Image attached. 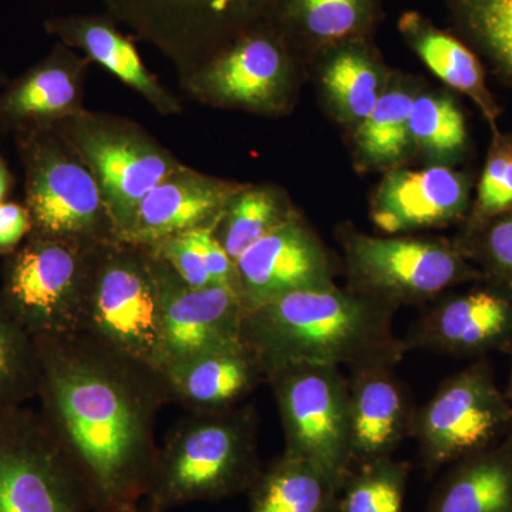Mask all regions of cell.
Wrapping results in <instances>:
<instances>
[{"mask_svg": "<svg viewBox=\"0 0 512 512\" xmlns=\"http://www.w3.org/2000/svg\"><path fill=\"white\" fill-rule=\"evenodd\" d=\"M40 416L93 512H141L156 473L163 373L83 333L35 338Z\"/></svg>", "mask_w": 512, "mask_h": 512, "instance_id": "obj_1", "label": "cell"}, {"mask_svg": "<svg viewBox=\"0 0 512 512\" xmlns=\"http://www.w3.org/2000/svg\"><path fill=\"white\" fill-rule=\"evenodd\" d=\"M394 311L348 288L291 293L245 312L241 339L265 375L289 363L394 367L409 352L393 332Z\"/></svg>", "mask_w": 512, "mask_h": 512, "instance_id": "obj_2", "label": "cell"}, {"mask_svg": "<svg viewBox=\"0 0 512 512\" xmlns=\"http://www.w3.org/2000/svg\"><path fill=\"white\" fill-rule=\"evenodd\" d=\"M261 471L254 406L190 413L175 424L160 448L141 512H168L195 501L245 493Z\"/></svg>", "mask_w": 512, "mask_h": 512, "instance_id": "obj_3", "label": "cell"}, {"mask_svg": "<svg viewBox=\"0 0 512 512\" xmlns=\"http://www.w3.org/2000/svg\"><path fill=\"white\" fill-rule=\"evenodd\" d=\"M79 333L163 373V302L150 249L119 239L97 245Z\"/></svg>", "mask_w": 512, "mask_h": 512, "instance_id": "obj_4", "label": "cell"}, {"mask_svg": "<svg viewBox=\"0 0 512 512\" xmlns=\"http://www.w3.org/2000/svg\"><path fill=\"white\" fill-rule=\"evenodd\" d=\"M33 235L100 244L116 228L92 168L57 124L15 131Z\"/></svg>", "mask_w": 512, "mask_h": 512, "instance_id": "obj_5", "label": "cell"}, {"mask_svg": "<svg viewBox=\"0 0 512 512\" xmlns=\"http://www.w3.org/2000/svg\"><path fill=\"white\" fill-rule=\"evenodd\" d=\"M349 291L390 306L420 305L484 275L444 239L372 237L356 229L343 232Z\"/></svg>", "mask_w": 512, "mask_h": 512, "instance_id": "obj_6", "label": "cell"}, {"mask_svg": "<svg viewBox=\"0 0 512 512\" xmlns=\"http://www.w3.org/2000/svg\"><path fill=\"white\" fill-rule=\"evenodd\" d=\"M97 245L30 234L5 256L0 295L33 338L79 333Z\"/></svg>", "mask_w": 512, "mask_h": 512, "instance_id": "obj_7", "label": "cell"}, {"mask_svg": "<svg viewBox=\"0 0 512 512\" xmlns=\"http://www.w3.org/2000/svg\"><path fill=\"white\" fill-rule=\"evenodd\" d=\"M57 126L96 175L117 239L148 192L184 164L146 128L117 114L86 109Z\"/></svg>", "mask_w": 512, "mask_h": 512, "instance_id": "obj_8", "label": "cell"}, {"mask_svg": "<svg viewBox=\"0 0 512 512\" xmlns=\"http://www.w3.org/2000/svg\"><path fill=\"white\" fill-rule=\"evenodd\" d=\"M299 63L301 57L268 19L232 40L180 86L204 106L282 116L295 101Z\"/></svg>", "mask_w": 512, "mask_h": 512, "instance_id": "obj_9", "label": "cell"}, {"mask_svg": "<svg viewBox=\"0 0 512 512\" xmlns=\"http://www.w3.org/2000/svg\"><path fill=\"white\" fill-rule=\"evenodd\" d=\"M107 15L124 23L170 60L178 79L239 35L269 19L274 0H100Z\"/></svg>", "mask_w": 512, "mask_h": 512, "instance_id": "obj_10", "label": "cell"}, {"mask_svg": "<svg viewBox=\"0 0 512 512\" xmlns=\"http://www.w3.org/2000/svg\"><path fill=\"white\" fill-rule=\"evenodd\" d=\"M289 456L311 460L343 484L353 468L349 382L340 367L289 363L266 375Z\"/></svg>", "mask_w": 512, "mask_h": 512, "instance_id": "obj_11", "label": "cell"}, {"mask_svg": "<svg viewBox=\"0 0 512 512\" xmlns=\"http://www.w3.org/2000/svg\"><path fill=\"white\" fill-rule=\"evenodd\" d=\"M512 429V404L495 382L488 360L478 359L440 384L416 409L412 424L427 473L494 446Z\"/></svg>", "mask_w": 512, "mask_h": 512, "instance_id": "obj_12", "label": "cell"}, {"mask_svg": "<svg viewBox=\"0 0 512 512\" xmlns=\"http://www.w3.org/2000/svg\"><path fill=\"white\" fill-rule=\"evenodd\" d=\"M79 478L39 412L0 406V512H89Z\"/></svg>", "mask_w": 512, "mask_h": 512, "instance_id": "obj_13", "label": "cell"}, {"mask_svg": "<svg viewBox=\"0 0 512 512\" xmlns=\"http://www.w3.org/2000/svg\"><path fill=\"white\" fill-rule=\"evenodd\" d=\"M336 286L328 249L296 212L235 261V291L245 312L295 292Z\"/></svg>", "mask_w": 512, "mask_h": 512, "instance_id": "obj_14", "label": "cell"}, {"mask_svg": "<svg viewBox=\"0 0 512 512\" xmlns=\"http://www.w3.org/2000/svg\"><path fill=\"white\" fill-rule=\"evenodd\" d=\"M150 252L163 302V375L192 357L241 342L245 309L234 286L192 288Z\"/></svg>", "mask_w": 512, "mask_h": 512, "instance_id": "obj_15", "label": "cell"}, {"mask_svg": "<svg viewBox=\"0 0 512 512\" xmlns=\"http://www.w3.org/2000/svg\"><path fill=\"white\" fill-rule=\"evenodd\" d=\"M409 350H429L454 357H483L511 352L512 292L483 286L440 299L403 339Z\"/></svg>", "mask_w": 512, "mask_h": 512, "instance_id": "obj_16", "label": "cell"}, {"mask_svg": "<svg viewBox=\"0 0 512 512\" xmlns=\"http://www.w3.org/2000/svg\"><path fill=\"white\" fill-rule=\"evenodd\" d=\"M470 207V180L448 165L394 168L377 187L370 218L384 234L400 235L447 227L467 218Z\"/></svg>", "mask_w": 512, "mask_h": 512, "instance_id": "obj_17", "label": "cell"}, {"mask_svg": "<svg viewBox=\"0 0 512 512\" xmlns=\"http://www.w3.org/2000/svg\"><path fill=\"white\" fill-rule=\"evenodd\" d=\"M244 187L183 164L148 192L119 241L150 247L197 229L217 228L228 202Z\"/></svg>", "mask_w": 512, "mask_h": 512, "instance_id": "obj_18", "label": "cell"}, {"mask_svg": "<svg viewBox=\"0 0 512 512\" xmlns=\"http://www.w3.org/2000/svg\"><path fill=\"white\" fill-rule=\"evenodd\" d=\"M92 62L56 42L49 55L33 64L0 93V130L52 126L86 110L84 86Z\"/></svg>", "mask_w": 512, "mask_h": 512, "instance_id": "obj_19", "label": "cell"}, {"mask_svg": "<svg viewBox=\"0 0 512 512\" xmlns=\"http://www.w3.org/2000/svg\"><path fill=\"white\" fill-rule=\"evenodd\" d=\"M348 382L353 466L393 457L416 413L406 386L384 365L350 370Z\"/></svg>", "mask_w": 512, "mask_h": 512, "instance_id": "obj_20", "label": "cell"}, {"mask_svg": "<svg viewBox=\"0 0 512 512\" xmlns=\"http://www.w3.org/2000/svg\"><path fill=\"white\" fill-rule=\"evenodd\" d=\"M110 15H70L47 19L45 32L57 42L80 50L90 62L113 74L140 94L161 116H180L184 106L173 92L150 72L141 59L133 36L124 35Z\"/></svg>", "mask_w": 512, "mask_h": 512, "instance_id": "obj_21", "label": "cell"}, {"mask_svg": "<svg viewBox=\"0 0 512 512\" xmlns=\"http://www.w3.org/2000/svg\"><path fill=\"white\" fill-rule=\"evenodd\" d=\"M164 377L171 402L190 413L235 409L266 383L261 360L242 340L170 367Z\"/></svg>", "mask_w": 512, "mask_h": 512, "instance_id": "obj_22", "label": "cell"}, {"mask_svg": "<svg viewBox=\"0 0 512 512\" xmlns=\"http://www.w3.org/2000/svg\"><path fill=\"white\" fill-rule=\"evenodd\" d=\"M379 0H274L269 20L299 57L349 40L367 39Z\"/></svg>", "mask_w": 512, "mask_h": 512, "instance_id": "obj_23", "label": "cell"}, {"mask_svg": "<svg viewBox=\"0 0 512 512\" xmlns=\"http://www.w3.org/2000/svg\"><path fill=\"white\" fill-rule=\"evenodd\" d=\"M426 512H512V429L494 446L451 464Z\"/></svg>", "mask_w": 512, "mask_h": 512, "instance_id": "obj_24", "label": "cell"}, {"mask_svg": "<svg viewBox=\"0 0 512 512\" xmlns=\"http://www.w3.org/2000/svg\"><path fill=\"white\" fill-rule=\"evenodd\" d=\"M399 30L421 62L441 82L473 100L490 123L493 133L498 131L500 107L488 89L484 66L477 53L463 39L437 28L419 12L404 13L399 20Z\"/></svg>", "mask_w": 512, "mask_h": 512, "instance_id": "obj_25", "label": "cell"}, {"mask_svg": "<svg viewBox=\"0 0 512 512\" xmlns=\"http://www.w3.org/2000/svg\"><path fill=\"white\" fill-rule=\"evenodd\" d=\"M342 484L306 458L282 454L261 474L249 493V512H336Z\"/></svg>", "mask_w": 512, "mask_h": 512, "instance_id": "obj_26", "label": "cell"}, {"mask_svg": "<svg viewBox=\"0 0 512 512\" xmlns=\"http://www.w3.org/2000/svg\"><path fill=\"white\" fill-rule=\"evenodd\" d=\"M320 83L339 121L359 126L384 92L383 70L367 39L349 40L320 52Z\"/></svg>", "mask_w": 512, "mask_h": 512, "instance_id": "obj_27", "label": "cell"}, {"mask_svg": "<svg viewBox=\"0 0 512 512\" xmlns=\"http://www.w3.org/2000/svg\"><path fill=\"white\" fill-rule=\"evenodd\" d=\"M296 212L288 195L276 185L245 184L228 202L215 237L235 264L239 256Z\"/></svg>", "mask_w": 512, "mask_h": 512, "instance_id": "obj_28", "label": "cell"}, {"mask_svg": "<svg viewBox=\"0 0 512 512\" xmlns=\"http://www.w3.org/2000/svg\"><path fill=\"white\" fill-rule=\"evenodd\" d=\"M413 100V94L402 86L384 89L375 109L356 127L357 157L365 167L394 170L409 156Z\"/></svg>", "mask_w": 512, "mask_h": 512, "instance_id": "obj_29", "label": "cell"}, {"mask_svg": "<svg viewBox=\"0 0 512 512\" xmlns=\"http://www.w3.org/2000/svg\"><path fill=\"white\" fill-rule=\"evenodd\" d=\"M444 2L464 42L512 86V0Z\"/></svg>", "mask_w": 512, "mask_h": 512, "instance_id": "obj_30", "label": "cell"}, {"mask_svg": "<svg viewBox=\"0 0 512 512\" xmlns=\"http://www.w3.org/2000/svg\"><path fill=\"white\" fill-rule=\"evenodd\" d=\"M409 130L413 147L436 164H454L466 156V117L450 94L423 93L414 96Z\"/></svg>", "mask_w": 512, "mask_h": 512, "instance_id": "obj_31", "label": "cell"}, {"mask_svg": "<svg viewBox=\"0 0 512 512\" xmlns=\"http://www.w3.org/2000/svg\"><path fill=\"white\" fill-rule=\"evenodd\" d=\"M410 464L393 457L353 466L339 491L336 512H403Z\"/></svg>", "mask_w": 512, "mask_h": 512, "instance_id": "obj_32", "label": "cell"}, {"mask_svg": "<svg viewBox=\"0 0 512 512\" xmlns=\"http://www.w3.org/2000/svg\"><path fill=\"white\" fill-rule=\"evenodd\" d=\"M40 363L35 338L9 311L0 295V406L36 399Z\"/></svg>", "mask_w": 512, "mask_h": 512, "instance_id": "obj_33", "label": "cell"}, {"mask_svg": "<svg viewBox=\"0 0 512 512\" xmlns=\"http://www.w3.org/2000/svg\"><path fill=\"white\" fill-rule=\"evenodd\" d=\"M457 247L483 272L485 282L512 292V210L464 229Z\"/></svg>", "mask_w": 512, "mask_h": 512, "instance_id": "obj_34", "label": "cell"}, {"mask_svg": "<svg viewBox=\"0 0 512 512\" xmlns=\"http://www.w3.org/2000/svg\"><path fill=\"white\" fill-rule=\"evenodd\" d=\"M512 210V133L494 131L483 173L478 181L476 201L468 211L466 229L480 227Z\"/></svg>", "mask_w": 512, "mask_h": 512, "instance_id": "obj_35", "label": "cell"}, {"mask_svg": "<svg viewBox=\"0 0 512 512\" xmlns=\"http://www.w3.org/2000/svg\"><path fill=\"white\" fill-rule=\"evenodd\" d=\"M147 248L163 258L192 288H207L215 285L205 268L192 232L164 239Z\"/></svg>", "mask_w": 512, "mask_h": 512, "instance_id": "obj_36", "label": "cell"}, {"mask_svg": "<svg viewBox=\"0 0 512 512\" xmlns=\"http://www.w3.org/2000/svg\"><path fill=\"white\" fill-rule=\"evenodd\" d=\"M215 229L204 228L192 231L195 244L200 249L202 261L215 285H235V264L221 242L215 237Z\"/></svg>", "mask_w": 512, "mask_h": 512, "instance_id": "obj_37", "label": "cell"}, {"mask_svg": "<svg viewBox=\"0 0 512 512\" xmlns=\"http://www.w3.org/2000/svg\"><path fill=\"white\" fill-rule=\"evenodd\" d=\"M32 232V217L25 204L5 201L0 204V255L13 254Z\"/></svg>", "mask_w": 512, "mask_h": 512, "instance_id": "obj_38", "label": "cell"}, {"mask_svg": "<svg viewBox=\"0 0 512 512\" xmlns=\"http://www.w3.org/2000/svg\"><path fill=\"white\" fill-rule=\"evenodd\" d=\"M13 185H15V177H13L8 163L3 160V157H0V204L6 201Z\"/></svg>", "mask_w": 512, "mask_h": 512, "instance_id": "obj_39", "label": "cell"}, {"mask_svg": "<svg viewBox=\"0 0 512 512\" xmlns=\"http://www.w3.org/2000/svg\"><path fill=\"white\" fill-rule=\"evenodd\" d=\"M511 353H512V348H511ZM507 397L508 399H510V402L512 404V366H511V375H510V383H508V389H507Z\"/></svg>", "mask_w": 512, "mask_h": 512, "instance_id": "obj_40", "label": "cell"}, {"mask_svg": "<svg viewBox=\"0 0 512 512\" xmlns=\"http://www.w3.org/2000/svg\"><path fill=\"white\" fill-rule=\"evenodd\" d=\"M8 82V79H6V76H3L2 73H0V84H5Z\"/></svg>", "mask_w": 512, "mask_h": 512, "instance_id": "obj_41", "label": "cell"}]
</instances>
